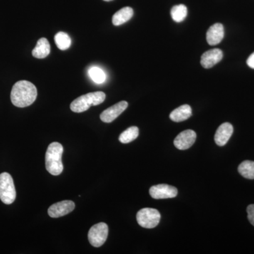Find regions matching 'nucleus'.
<instances>
[{
	"label": "nucleus",
	"mask_w": 254,
	"mask_h": 254,
	"mask_svg": "<svg viewBox=\"0 0 254 254\" xmlns=\"http://www.w3.org/2000/svg\"><path fill=\"white\" fill-rule=\"evenodd\" d=\"M37 95L36 87L31 82L19 81L15 83L11 90V103L18 108H26L34 103Z\"/></svg>",
	"instance_id": "1"
},
{
	"label": "nucleus",
	"mask_w": 254,
	"mask_h": 254,
	"mask_svg": "<svg viewBox=\"0 0 254 254\" xmlns=\"http://www.w3.org/2000/svg\"><path fill=\"white\" fill-rule=\"evenodd\" d=\"M63 146L58 142H53L48 146L46 154V167L48 173L54 176H58L64 170L62 157Z\"/></svg>",
	"instance_id": "2"
},
{
	"label": "nucleus",
	"mask_w": 254,
	"mask_h": 254,
	"mask_svg": "<svg viewBox=\"0 0 254 254\" xmlns=\"http://www.w3.org/2000/svg\"><path fill=\"white\" fill-rule=\"evenodd\" d=\"M106 95L102 91L93 92L81 95L73 100L70 105L71 111L81 113L86 111L91 106H95L105 101Z\"/></svg>",
	"instance_id": "3"
},
{
	"label": "nucleus",
	"mask_w": 254,
	"mask_h": 254,
	"mask_svg": "<svg viewBox=\"0 0 254 254\" xmlns=\"http://www.w3.org/2000/svg\"><path fill=\"white\" fill-rule=\"evenodd\" d=\"M16 192L12 177L7 173L0 175V199L4 204L9 205L16 199Z\"/></svg>",
	"instance_id": "4"
},
{
	"label": "nucleus",
	"mask_w": 254,
	"mask_h": 254,
	"mask_svg": "<svg viewBox=\"0 0 254 254\" xmlns=\"http://www.w3.org/2000/svg\"><path fill=\"white\" fill-rule=\"evenodd\" d=\"M160 217V214L156 209L145 208L138 212L136 220L140 226L143 228L152 229L158 225Z\"/></svg>",
	"instance_id": "5"
},
{
	"label": "nucleus",
	"mask_w": 254,
	"mask_h": 254,
	"mask_svg": "<svg viewBox=\"0 0 254 254\" xmlns=\"http://www.w3.org/2000/svg\"><path fill=\"white\" fill-rule=\"evenodd\" d=\"M108 236V226L105 222H100L93 225L88 232V241L94 247L104 245Z\"/></svg>",
	"instance_id": "6"
},
{
	"label": "nucleus",
	"mask_w": 254,
	"mask_h": 254,
	"mask_svg": "<svg viewBox=\"0 0 254 254\" xmlns=\"http://www.w3.org/2000/svg\"><path fill=\"white\" fill-rule=\"evenodd\" d=\"M149 193L150 196L155 199H165L176 197L178 190L176 187L162 184L150 187Z\"/></svg>",
	"instance_id": "7"
},
{
	"label": "nucleus",
	"mask_w": 254,
	"mask_h": 254,
	"mask_svg": "<svg viewBox=\"0 0 254 254\" xmlns=\"http://www.w3.org/2000/svg\"><path fill=\"white\" fill-rule=\"evenodd\" d=\"M74 208L75 203L72 200H63L52 205L48 208V215L51 218H58L71 213Z\"/></svg>",
	"instance_id": "8"
},
{
	"label": "nucleus",
	"mask_w": 254,
	"mask_h": 254,
	"mask_svg": "<svg viewBox=\"0 0 254 254\" xmlns=\"http://www.w3.org/2000/svg\"><path fill=\"white\" fill-rule=\"evenodd\" d=\"M196 133L193 130L188 129L181 132L174 140V145L179 150H187L194 144Z\"/></svg>",
	"instance_id": "9"
},
{
	"label": "nucleus",
	"mask_w": 254,
	"mask_h": 254,
	"mask_svg": "<svg viewBox=\"0 0 254 254\" xmlns=\"http://www.w3.org/2000/svg\"><path fill=\"white\" fill-rule=\"evenodd\" d=\"M127 107H128V103L127 101L120 102V103L104 110L100 115V120L103 123H112L127 109Z\"/></svg>",
	"instance_id": "10"
},
{
	"label": "nucleus",
	"mask_w": 254,
	"mask_h": 254,
	"mask_svg": "<svg viewBox=\"0 0 254 254\" xmlns=\"http://www.w3.org/2000/svg\"><path fill=\"white\" fill-rule=\"evenodd\" d=\"M222 57H223V54H222L221 50L218 49V48L210 50L202 55L201 58H200V64L203 68H212L221 61Z\"/></svg>",
	"instance_id": "11"
},
{
	"label": "nucleus",
	"mask_w": 254,
	"mask_h": 254,
	"mask_svg": "<svg viewBox=\"0 0 254 254\" xmlns=\"http://www.w3.org/2000/svg\"><path fill=\"white\" fill-rule=\"evenodd\" d=\"M233 131V127L230 123H225L220 125L214 137L216 144L219 146H224L231 138Z\"/></svg>",
	"instance_id": "12"
},
{
	"label": "nucleus",
	"mask_w": 254,
	"mask_h": 254,
	"mask_svg": "<svg viewBox=\"0 0 254 254\" xmlns=\"http://www.w3.org/2000/svg\"><path fill=\"white\" fill-rule=\"evenodd\" d=\"M225 30L221 23H215L207 31L206 40L210 46H216L223 39Z\"/></svg>",
	"instance_id": "13"
},
{
	"label": "nucleus",
	"mask_w": 254,
	"mask_h": 254,
	"mask_svg": "<svg viewBox=\"0 0 254 254\" xmlns=\"http://www.w3.org/2000/svg\"><path fill=\"white\" fill-rule=\"evenodd\" d=\"M192 115L191 108L189 105H183L174 110L170 115V118L175 123H181L188 120Z\"/></svg>",
	"instance_id": "14"
},
{
	"label": "nucleus",
	"mask_w": 254,
	"mask_h": 254,
	"mask_svg": "<svg viewBox=\"0 0 254 254\" xmlns=\"http://www.w3.org/2000/svg\"><path fill=\"white\" fill-rule=\"evenodd\" d=\"M50 53L49 41L46 38H42L37 42L36 48L32 51V55L38 59H44Z\"/></svg>",
	"instance_id": "15"
},
{
	"label": "nucleus",
	"mask_w": 254,
	"mask_h": 254,
	"mask_svg": "<svg viewBox=\"0 0 254 254\" xmlns=\"http://www.w3.org/2000/svg\"><path fill=\"white\" fill-rule=\"evenodd\" d=\"M133 15V10L129 6H126L117 11L113 16V23L118 26L129 21Z\"/></svg>",
	"instance_id": "16"
},
{
	"label": "nucleus",
	"mask_w": 254,
	"mask_h": 254,
	"mask_svg": "<svg viewBox=\"0 0 254 254\" xmlns=\"http://www.w3.org/2000/svg\"><path fill=\"white\" fill-rule=\"evenodd\" d=\"M238 171L242 177L249 180L254 179V162L245 160L240 164Z\"/></svg>",
	"instance_id": "17"
},
{
	"label": "nucleus",
	"mask_w": 254,
	"mask_h": 254,
	"mask_svg": "<svg viewBox=\"0 0 254 254\" xmlns=\"http://www.w3.org/2000/svg\"><path fill=\"white\" fill-rule=\"evenodd\" d=\"M138 134H139V130L138 127H131L120 134L119 140L121 143H128L136 139Z\"/></svg>",
	"instance_id": "18"
},
{
	"label": "nucleus",
	"mask_w": 254,
	"mask_h": 254,
	"mask_svg": "<svg viewBox=\"0 0 254 254\" xmlns=\"http://www.w3.org/2000/svg\"><path fill=\"white\" fill-rule=\"evenodd\" d=\"M55 44L61 50L68 49L71 45V38L64 32H59L55 36Z\"/></svg>",
	"instance_id": "19"
},
{
	"label": "nucleus",
	"mask_w": 254,
	"mask_h": 254,
	"mask_svg": "<svg viewBox=\"0 0 254 254\" xmlns=\"http://www.w3.org/2000/svg\"><path fill=\"white\" fill-rule=\"evenodd\" d=\"M170 14L175 22H182L187 16V7L184 4L176 5L172 8Z\"/></svg>",
	"instance_id": "20"
},
{
	"label": "nucleus",
	"mask_w": 254,
	"mask_h": 254,
	"mask_svg": "<svg viewBox=\"0 0 254 254\" xmlns=\"http://www.w3.org/2000/svg\"><path fill=\"white\" fill-rule=\"evenodd\" d=\"M88 74H89L90 78L98 84L104 83L105 80H106L105 73L103 69L98 67V66H93V67L90 68L89 71H88Z\"/></svg>",
	"instance_id": "21"
},
{
	"label": "nucleus",
	"mask_w": 254,
	"mask_h": 254,
	"mask_svg": "<svg viewBox=\"0 0 254 254\" xmlns=\"http://www.w3.org/2000/svg\"><path fill=\"white\" fill-rule=\"evenodd\" d=\"M247 214H248V219L254 226V204L249 205L247 209Z\"/></svg>",
	"instance_id": "22"
},
{
	"label": "nucleus",
	"mask_w": 254,
	"mask_h": 254,
	"mask_svg": "<svg viewBox=\"0 0 254 254\" xmlns=\"http://www.w3.org/2000/svg\"><path fill=\"white\" fill-rule=\"evenodd\" d=\"M247 65H248L250 68H254V53H252V54L249 57L248 59H247Z\"/></svg>",
	"instance_id": "23"
},
{
	"label": "nucleus",
	"mask_w": 254,
	"mask_h": 254,
	"mask_svg": "<svg viewBox=\"0 0 254 254\" xmlns=\"http://www.w3.org/2000/svg\"><path fill=\"white\" fill-rule=\"evenodd\" d=\"M104 1H113V0H104Z\"/></svg>",
	"instance_id": "24"
}]
</instances>
